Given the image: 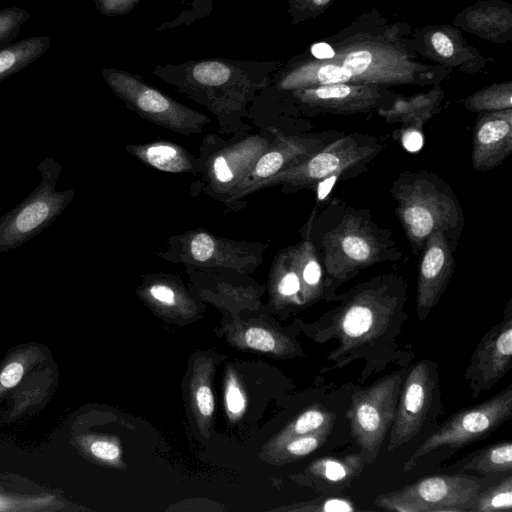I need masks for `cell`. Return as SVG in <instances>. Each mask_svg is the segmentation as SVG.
Instances as JSON below:
<instances>
[{"mask_svg":"<svg viewBox=\"0 0 512 512\" xmlns=\"http://www.w3.org/2000/svg\"><path fill=\"white\" fill-rule=\"evenodd\" d=\"M44 360L45 353L38 345H26L12 352L0 367V401Z\"/></svg>","mask_w":512,"mask_h":512,"instance_id":"obj_24","label":"cell"},{"mask_svg":"<svg viewBox=\"0 0 512 512\" xmlns=\"http://www.w3.org/2000/svg\"><path fill=\"white\" fill-rule=\"evenodd\" d=\"M472 111H501L511 108V92L509 89L496 88L478 93L466 102Z\"/></svg>","mask_w":512,"mask_h":512,"instance_id":"obj_34","label":"cell"},{"mask_svg":"<svg viewBox=\"0 0 512 512\" xmlns=\"http://www.w3.org/2000/svg\"><path fill=\"white\" fill-rule=\"evenodd\" d=\"M31 14L21 7L0 9V48L12 42L20 33L21 27L29 21Z\"/></svg>","mask_w":512,"mask_h":512,"instance_id":"obj_33","label":"cell"},{"mask_svg":"<svg viewBox=\"0 0 512 512\" xmlns=\"http://www.w3.org/2000/svg\"><path fill=\"white\" fill-rule=\"evenodd\" d=\"M41 182L17 207L0 219V252L14 249L50 225L73 199L74 191H57L62 167L47 157L38 166Z\"/></svg>","mask_w":512,"mask_h":512,"instance_id":"obj_7","label":"cell"},{"mask_svg":"<svg viewBox=\"0 0 512 512\" xmlns=\"http://www.w3.org/2000/svg\"><path fill=\"white\" fill-rule=\"evenodd\" d=\"M212 6V0H189L188 7L185 10L172 21L162 23L157 30L163 31L182 25H190L197 20L209 16L212 12Z\"/></svg>","mask_w":512,"mask_h":512,"instance_id":"obj_35","label":"cell"},{"mask_svg":"<svg viewBox=\"0 0 512 512\" xmlns=\"http://www.w3.org/2000/svg\"><path fill=\"white\" fill-rule=\"evenodd\" d=\"M301 102L326 111L353 113L371 108L376 104L378 94L365 86H351L346 83L322 85L291 90Z\"/></svg>","mask_w":512,"mask_h":512,"instance_id":"obj_17","label":"cell"},{"mask_svg":"<svg viewBox=\"0 0 512 512\" xmlns=\"http://www.w3.org/2000/svg\"><path fill=\"white\" fill-rule=\"evenodd\" d=\"M335 415L322 405H313L292 420L279 435L270 442L269 450L281 443L310 434L327 424L334 423Z\"/></svg>","mask_w":512,"mask_h":512,"instance_id":"obj_28","label":"cell"},{"mask_svg":"<svg viewBox=\"0 0 512 512\" xmlns=\"http://www.w3.org/2000/svg\"><path fill=\"white\" fill-rule=\"evenodd\" d=\"M311 54L320 60L332 59L335 56L334 49L325 42H318L311 46Z\"/></svg>","mask_w":512,"mask_h":512,"instance_id":"obj_43","label":"cell"},{"mask_svg":"<svg viewBox=\"0 0 512 512\" xmlns=\"http://www.w3.org/2000/svg\"><path fill=\"white\" fill-rule=\"evenodd\" d=\"M433 107L431 101H419L384 110L381 114L387 122H400L422 130L423 125L432 116Z\"/></svg>","mask_w":512,"mask_h":512,"instance_id":"obj_31","label":"cell"},{"mask_svg":"<svg viewBox=\"0 0 512 512\" xmlns=\"http://www.w3.org/2000/svg\"><path fill=\"white\" fill-rule=\"evenodd\" d=\"M382 149L383 146L374 138L349 134L328 143L302 162L259 183L250 193L279 184L292 188H308L330 176L367 163Z\"/></svg>","mask_w":512,"mask_h":512,"instance_id":"obj_10","label":"cell"},{"mask_svg":"<svg viewBox=\"0 0 512 512\" xmlns=\"http://www.w3.org/2000/svg\"><path fill=\"white\" fill-rule=\"evenodd\" d=\"M316 6H324L326 5L328 2H330V0H311Z\"/></svg>","mask_w":512,"mask_h":512,"instance_id":"obj_44","label":"cell"},{"mask_svg":"<svg viewBox=\"0 0 512 512\" xmlns=\"http://www.w3.org/2000/svg\"><path fill=\"white\" fill-rule=\"evenodd\" d=\"M407 370L401 367L392 371L360 388L351 398L345 416L366 465L377 459L390 430Z\"/></svg>","mask_w":512,"mask_h":512,"instance_id":"obj_5","label":"cell"},{"mask_svg":"<svg viewBox=\"0 0 512 512\" xmlns=\"http://www.w3.org/2000/svg\"><path fill=\"white\" fill-rule=\"evenodd\" d=\"M225 404L231 419L239 417L245 409L246 400L235 377L230 374L225 388Z\"/></svg>","mask_w":512,"mask_h":512,"instance_id":"obj_37","label":"cell"},{"mask_svg":"<svg viewBox=\"0 0 512 512\" xmlns=\"http://www.w3.org/2000/svg\"><path fill=\"white\" fill-rule=\"evenodd\" d=\"M276 138L260 156L241 182L229 193L230 200L246 196L253 187L277 173L294 166L325 146L322 138L283 136L276 132Z\"/></svg>","mask_w":512,"mask_h":512,"instance_id":"obj_14","label":"cell"},{"mask_svg":"<svg viewBox=\"0 0 512 512\" xmlns=\"http://www.w3.org/2000/svg\"><path fill=\"white\" fill-rule=\"evenodd\" d=\"M389 190L414 254L420 255L425 241L435 231H444L456 249L465 226L464 214L456 195L442 178L426 170L405 172Z\"/></svg>","mask_w":512,"mask_h":512,"instance_id":"obj_4","label":"cell"},{"mask_svg":"<svg viewBox=\"0 0 512 512\" xmlns=\"http://www.w3.org/2000/svg\"><path fill=\"white\" fill-rule=\"evenodd\" d=\"M188 254L197 264L224 266L235 264L236 246L206 232H196L189 238Z\"/></svg>","mask_w":512,"mask_h":512,"instance_id":"obj_25","label":"cell"},{"mask_svg":"<svg viewBox=\"0 0 512 512\" xmlns=\"http://www.w3.org/2000/svg\"><path fill=\"white\" fill-rule=\"evenodd\" d=\"M512 474L507 473L497 483L477 493L468 512H511Z\"/></svg>","mask_w":512,"mask_h":512,"instance_id":"obj_29","label":"cell"},{"mask_svg":"<svg viewBox=\"0 0 512 512\" xmlns=\"http://www.w3.org/2000/svg\"><path fill=\"white\" fill-rule=\"evenodd\" d=\"M402 144L408 151L419 150L423 145L422 130L408 126L402 133Z\"/></svg>","mask_w":512,"mask_h":512,"instance_id":"obj_41","label":"cell"},{"mask_svg":"<svg viewBox=\"0 0 512 512\" xmlns=\"http://www.w3.org/2000/svg\"><path fill=\"white\" fill-rule=\"evenodd\" d=\"M458 472L472 470L483 475L507 474L512 470V443L509 440L479 449L449 467Z\"/></svg>","mask_w":512,"mask_h":512,"instance_id":"obj_23","label":"cell"},{"mask_svg":"<svg viewBox=\"0 0 512 512\" xmlns=\"http://www.w3.org/2000/svg\"><path fill=\"white\" fill-rule=\"evenodd\" d=\"M55 375L52 370H38L24 379V383L12 391L11 405L5 414L7 420H14L31 412L42 402L46 401L54 385Z\"/></svg>","mask_w":512,"mask_h":512,"instance_id":"obj_22","label":"cell"},{"mask_svg":"<svg viewBox=\"0 0 512 512\" xmlns=\"http://www.w3.org/2000/svg\"><path fill=\"white\" fill-rule=\"evenodd\" d=\"M65 507V502L53 494H19L0 490V511L42 512L56 511Z\"/></svg>","mask_w":512,"mask_h":512,"instance_id":"obj_30","label":"cell"},{"mask_svg":"<svg viewBox=\"0 0 512 512\" xmlns=\"http://www.w3.org/2000/svg\"><path fill=\"white\" fill-rule=\"evenodd\" d=\"M97 11L109 17L128 14L141 0H94Z\"/></svg>","mask_w":512,"mask_h":512,"instance_id":"obj_38","label":"cell"},{"mask_svg":"<svg viewBox=\"0 0 512 512\" xmlns=\"http://www.w3.org/2000/svg\"><path fill=\"white\" fill-rule=\"evenodd\" d=\"M365 462L359 453L341 457H322L304 470L308 485L322 495H341L362 473Z\"/></svg>","mask_w":512,"mask_h":512,"instance_id":"obj_18","label":"cell"},{"mask_svg":"<svg viewBox=\"0 0 512 512\" xmlns=\"http://www.w3.org/2000/svg\"><path fill=\"white\" fill-rule=\"evenodd\" d=\"M437 368L434 361L422 359L407 370L389 430L388 452L410 442L432 419L434 410H442Z\"/></svg>","mask_w":512,"mask_h":512,"instance_id":"obj_11","label":"cell"},{"mask_svg":"<svg viewBox=\"0 0 512 512\" xmlns=\"http://www.w3.org/2000/svg\"><path fill=\"white\" fill-rule=\"evenodd\" d=\"M301 283L297 267L296 247L284 251L276 263L275 292L277 298L283 303L303 305L301 297Z\"/></svg>","mask_w":512,"mask_h":512,"instance_id":"obj_26","label":"cell"},{"mask_svg":"<svg viewBox=\"0 0 512 512\" xmlns=\"http://www.w3.org/2000/svg\"><path fill=\"white\" fill-rule=\"evenodd\" d=\"M148 293L154 301L165 306H173L178 297L173 287L165 283H155L149 286Z\"/></svg>","mask_w":512,"mask_h":512,"instance_id":"obj_40","label":"cell"},{"mask_svg":"<svg viewBox=\"0 0 512 512\" xmlns=\"http://www.w3.org/2000/svg\"><path fill=\"white\" fill-rule=\"evenodd\" d=\"M193 398L199 415L209 418L214 411V398L210 386L202 382L194 386Z\"/></svg>","mask_w":512,"mask_h":512,"instance_id":"obj_39","label":"cell"},{"mask_svg":"<svg viewBox=\"0 0 512 512\" xmlns=\"http://www.w3.org/2000/svg\"><path fill=\"white\" fill-rule=\"evenodd\" d=\"M273 141L254 135L221 150L209 165L208 175L212 188L229 194Z\"/></svg>","mask_w":512,"mask_h":512,"instance_id":"obj_16","label":"cell"},{"mask_svg":"<svg viewBox=\"0 0 512 512\" xmlns=\"http://www.w3.org/2000/svg\"><path fill=\"white\" fill-rule=\"evenodd\" d=\"M314 245L332 296L360 271L401 257L392 233L379 227L367 211L354 208L339 213Z\"/></svg>","mask_w":512,"mask_h":512,"instance_id":"obj_3","label":"cell"},{"mask_svg":"<svg viewBox=\"0 0 512 512\" xmlns=\"http://www.w3.org/2000/svg\"><path fill=\"white\" fill-rule=\"evenodd\" d=\"M279 66L275 61L215 57L158 65L153 74L210 109L225 112L240 109L266 88Z\"/></svg>","mask_w":512,"mask_h":512,"instance_id":"obj_2","label":"cell"},{"mask_svg":"<svg viewBox=\"0 0 512 512\" xmlns=\"http://www.w3.org/2000/svg\"><path fill=\"white\" fill-rule=\"evenodd\" d=\"M51 47L49 36H30L0 48V82L28 67Z\"/></svg>","mask_w":512,"mask_h":512,"instance_id":"obj_21","label":"cell"},{"mask_svg":"<svg viewBox=\"0 0 512 512\" xmlns=\"http://www.w3.org/2000/svg\"><path fill=\"white\" fill-rule=\"evenodd\" d=\"M511 418L512 383L489 399L450 415L416 448L402 471H411L430 453L458 450L483 439Z\"/></svg>","mask_w":512,"mask_h":512,"instance_id":"obj_6","label":"cell"},{"mask_svg":"<svg viewBox=\"0 0 512 512\" xmlns=\"http://www.w3.org/2000/svg\"><path fill=\"white\" fill-rule=\"evenodd\" d=\"M76 442L88 455L104 463H115L121 456L120 447L104 437L82 435L76 438Z\"/></svg>","mask_w":512,"mask_h":512,"instance_id":"obj_32","label":"cell"},{"mask_svg":"<svg viewBox=\"0 0 512 512\" xmlns=\"http://www.w3.org/2000/svg\"><path fill=\"white\" fill-rule=\"evenodd\" d=\"M512 367V299L502 319L491 326L474 349L463 377L472 398L489 391Z\"/></svg>","mask_w":512,"mask_h":512,"instance_id":"obj_12","label":"cell"},{"mask_svg":"<svg viewBox=\"0 0 512 512\" xmlns=\"http://www.w3.org/2000/svg\"><path fill=\"white\" fill-rule=\"evenodd\" d=\"M295 509L308 512H354L357 510L353 502L341 495H322Z\"/></svg>","mask_w":512,"mask_h":512,"instance_id":"obj_36","label":"cell"},{"mask_svg":"<svg viewBox=\"0 0 512 512\" xmlns=\"http://www.w3.org/2000/svg\"><path fill=\"white\" fill-rule=\"evenodd\" d=\"M296 250L301 283L300 297L303 305H311L319 300L329 302L333 296L327 287L322 263L310 237L309 230L296 247Z\"/></svg>","mask_w":512,"mask_h":512,"instance_id":"obj_19","label":"cell"},{"mask_svg":"<svg viewBox=\"0 0 512 512\" xmlns=\"http://www.w3.org/2000/svg\"><path fill=\"white\" fill-rule=\"evenodd\" d=\"M408 298V283L397 273L374 276L335 294L328 310L303 325L306 334L319 344L336 341L321 373L361 361L357 383L363 384L391 364L406 367L413 354L403 349L398 339L408 318Z\"/></svg>","mask_w":512,"mask_h":512,"instance_id":"obj_1","label":"cell"},{"mask_svg":"<svg viewBox=\"0 0 512 512\" xmlns=\"http://www.w3.org/2000/svg\"><path fill=\"white\" fill-rule=\"evenodd\" d=\"M432 44L436 52L443 57H450L454 53V46L450 38L442 33L435 32L432 36Z\"/></svg>","mask_w":512,"mask_h":512,"instance_id":"obj_42","label":"cell"},{"mask_svg":"<svg viewBox=\"0 0 512 512\" xmlns=\"http://www.w3.org/2000/svg\"><path fill=\"white\" fill-rule=\"evenodd\" d=\"M512 152V110L494 111L480 117L473 130L472 167L488 171L503 163Z\"/></svg>","mask_w":512,"mask_h":512,"instance_id":"obj_15","label":"cell"},{"mask_svg":"<svg viewBox=\"0 0 512 512\" xmlns=\"http://www.w3.org/2000/svg\"><path fill=\"white\" fill-rule=\"evenodd\" d=\"M127 149L145 164L163 172L182 173L192 169L190 155L175 143L156 141L128 146Z\"/></svg>","mask_w":512,"mask_h":512,"instance_id":"obj_20","label":"cell"},{"mask_svg":"<svg viewBox=\"0 0 512 512\" xmlns=\"http://www.w3.org/2000/svg\"><path fill=\"white\" fill-rule=\"evenodd\" d=\"M103 79L127 107L141 117L178 133H199L210 119L149 85L142 76L114 68L101 70Z\"/></svg>","mask_w":512,"mask_h":512,"instance_id":"obj_8","label":"cell"},{"mask_svg":"<svg viewBox=\"0 0 512 512\" xmlns=\"http://www.w3.org/2000/svg\"><path fill=\"white\" fill-rule=\"evenodd\" d=\"M455 248L444 231H435L424 243L416 284V313L424 322L438 304L452 277Z\"/></svg>","mask_w":512,"mask_h":512,"instance_id":"obj_13","label":"cell"},{"mask_svg":"<svg viewBox=\"0 0 512 512\" xmlns=\"http://www.w3.org/2000/svg\"><path fill=\"white\" fill-rule=\"evenodd\" d=\"M480 489L476 477L440 474L381 494L374 502L381 509L396 512H468Z\"/></svg>","mask_w":512,"mask_h":512,"instance_id":"obj_9","label":"cell"},{"mask_svg":"<svg viewBox=\"0 0 512 512\" xmlns=\"http://www.w3.org/2000/svg\"><path fill=\"white\" fill-rule=\"evenodd\" d=\"M333 424H327L315 432L281 443L269 450L270 456L282 463L308 456L326 442L332 432Z\"/></svg>","mask_w":512,"mask_h":512,"instance_id":"obj_27","label":"cell"}]
</instances>
